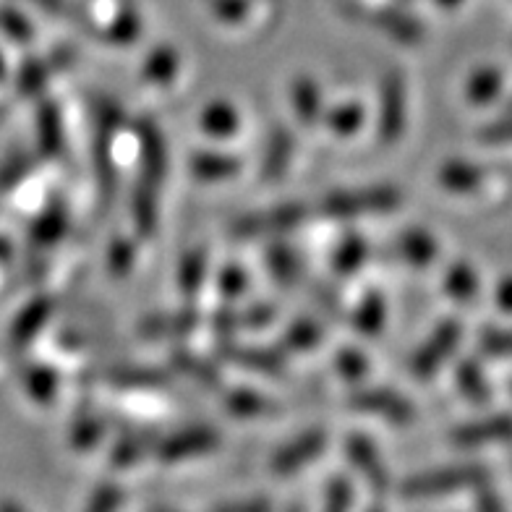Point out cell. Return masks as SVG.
I'll use <instances>...</instances> for the list:
<instances>
[{
	"label": "cell",
	"instance_id": "cell-30",
	"mask_svg": "<svg viewBox=\"0 0 512 512\" xmlns=\"http://www.w3.org/2000/svg\"><path fill=\"white\" fill-rule=\"evenodd\" d=\"M384 314H387L384 298L379 293H369V296H364V301H361V306L356 311V327L364 335H377L382 330Z\"/></svg>",
	"mask_w": 512,
	"mask_h": 512
},
{
	"label": "cell",
	"instance_id": "cell-34",
	"mask_svg": "<svg viewBox=\"0 0 512 512\" xmlns=\"http://www.w3.org/2000/svg\"><path fill=\"white\" fill-rule=\"evenodd\" d=\"M63 230H66V212H63L61 204H53V207L40 217V223L34 225L32 236L37 238V243H53L61 238Z\"/></svg>",
	"mask_w": 512,
	"mask_h": 512
},
{
	"label": "cell",
	"instance_id": "cell-29",
	"mask_svg": "<svg viewBox=\"0 0 512 512\" xmlns=\"http://www.w3.org/2000/svg\"><path fill=\"white\" fill-rule=\"evenodd\" d=\"M319 340H322V330H319V324L311 322V319H296L283 337L285 348L293 353L311 351Z\"/></svg>",
	"mask_w": 512,
	"mask_h": 512
},
{
	"label": "cell",
	"instance_id": "cell-32",
	"mask_svg": "<svg viewBox=\"0 0 512 512\" xmlns=\"http://www.w3.org/2000/svg\"><path fill=\"white\" fill-rule=\"evenodd\" d=\"M324 121L335 134H353L364 123V110L356 102H345V105H337V108L324 115Z\"/></svg>",
	"mask_w": 512,
	"mask_h": 512
},
{
	"label": "cell",
	"instance_id": "cell-40",
	"mask_svg": "<svg viewBox=\"0 0 512 512\" xmlns=\"http://www.w3.org/2000/svg\"><path fill=\"white\" fill-rule=\"evenodd\" d=\"M0 29L16 42L32 40V27L29 21L19 14V11H11V8H0Z\"/></svg>",
	"mask_w": 512,
	"mask_h": 512
},
{
	"label": "cell",
	"instance_id": "cell-7",
	"mask_svg": "<svg viewBox=\"0 0 512 512\" xmlns=\"http://www.w3.org/2000/svg\"><path fill=\"white\" fill-rule=\"evenodd\" d=\"M217 445H220V437H217L215 429H209V426H191V429H183L178 434H170L168 439H160L155 445V455L160 460H165V463H181V460L207 455Z\"/></svg>",
	"mask_w": 512,
	"mask_h": 512
},
{
	"label": "cell",
	"instance_id": "cell-8",
	"mask_svg": "<svg viewBox=\"0 0 512 512\" xmlns=\"http://www.w3.org/2000/svg\"><path fill=\"white\" fill-rule=\"evenodd\" d=\"M460 332L463 330H460V324L455 322V319H447V322L439 324L437 330H434V335L429 337V340L418 348L416 356H413L411 361L413 374H416L418 379L432 377L434 371L445 364L447 358L452 356V351L458 348Z\"/></svg>",
	"mask_w": 512,
	"mask_h": 512
},
{
	"label": "cell",
	"instance_id": "cell-37",
	"mask_svg": "<svg viewBox=\"0 0 512 512\" xmlns=\"http://www.w3.org/2000/svg\"><path fill=\"white\" fill-rule=\"evenodd\" d=\"M481 178V170L473 168V165H460V162H452L442 170V183L452 191H468L473 189Z\"/></svg>",
	"mask_w": 512,
	"mask_h": 512
},
{
	"label": "cell",
	"instance_id": "cell-31",
	"mask_svg": "<svg viewBox=\"0 0 512 512\" xmlns=\"http://www.w3.org/2000/svg\"><path fill=\"white\" fill-rule=\"evenodd\" d=\"M176 68L178 55L168 48H160L149 55L147 63H144V79L152 81V84H168L176 76Z\"/></svg>",
	"mask_w": 512,
	"mask_h": 512
},
{
	"label": "cell",
	"instance_id": "cell-25",
	"mask_svg": "<svg viewBox=\"0 0 512 512\" xmlns=\"http://www.w3.org/2000/svg\"><path fill=\"white\" fill-rule=\"evenodd\" d=\"M366 254H369V246H366L364 238L358 233L345 236L335 249V270L340 275H353L366 262Z\"/></svg>",
	"mask_w": 512,
	"mask_h": 512
},
{
	"label": "cell",
	"instance_id": "cell-24",
	"mask_svg": "<svg viewBox=\"0 0 512 512\" xmlns=\"http://www.w3.org/2000/svg\"><path fill=\"white\" fill-rule=\"evenodd\" d=\"M157 439L149 432H128L126 437L118 439V445L113 450L115 465H131L136 460H142L149 450H155Z\"/></svg>",
	"mask_w": 512,
	"mask_h": 512
},
{
	"label": "cell",
	"instance_id": "cell-28",
	"mask_svg": "<svg viewBox=\"0 0 512 512\" xmlns=\"http://www.w3.org/2000/svg\"><path fill=\"white\" fill-rule=\"evenodd\" d=\"M40 149L45 155H58L63 147V128H61V115L53 105H45L40 110Z\"/></svg>",
	"mask_w": 512,
	"mask_h": 512
},
{
	"label": "cell",
	"instance_id": "cell-4",
	"mask_svg": "<svg viewBox=\"0 0 512 512\" xmlns=\"http://www.w3.org/2000/svg\"><path fill=\"white\" fill-rule=\"evenodd\" d=\"M309 209L301 202L290 204H277L272 209H262V212H254V215L241 217L236 225H233V233L241 238H262V236H280V233H290L296 230L298 225L304 223Z\"/></svg>",
	"mask_w": 512,
	"mask_h": 512
},
{
	"label": "cell",
	"instance_id": "cell-19",
	"mask_svg": "<svg viewBox=\"0 0 512 512\" xmlns=\"http://www.w3.org/2000/svg\"><path fill=\"white\" fill-rule=\"evenodd\" d=\"M267 264H270V272L277 285H283V288H293L301 277V259L285 243H272L267 249Z\"/></svg>",
	"mask_w": 512,
	"mask_h": 512
},
{
	"label": "cell",
	"instance_id": "cell-1",
	"mask_svg": "<svg viewBox=\"0 0 512 512\" xmlns=\"http://www.w3.org/2000/svg\"><path fill=\"white\" fill-rule=\"evenodd\" d=\"M139 152H142V176L134 189V223L142 236H152L157 228V194L168 168L165 139L152 121L139 123Z\"/></svg>",
	"mask_w": 512,
	"mask_h": 512
},
{
	"label": "cell",
	"instance_id": "cell-52",
	"mask_svg": "<svg viewBox=\"0 0 512 512\" xmlns=\"http://www.w3.org/2000/svg\"><path fill=\"white\" fill-rule=\"evenodd\" d=\"M437 3H442V6H455V3H460V0H437Z\"/></svg>",
	"mask_w": 512,
	"mask_h": 512
},
{
	"label": "cell",
	"instance_id": "cell-21",
	"mask_svg": "<svg viewBox=\"0 0 512 512\" xmlns=\"http://www.w3.org/2000/svg\"><path fill=\"white\" fill-rule=\"evenodd\" d=\"M173 364H176L178 369L186 374V377H191L194 382H199L202 387H207V390H217V387L223 384V379H220V374H217L215 366L207 364L204 358L194 356V353L178 351L176 356H173Z\"/></svg>",
	"mask_w": 512,
	"mask_h": 512
},
{
	"label": "cell",
	"instance_id": "cell-17",
	"mask_svg": "<svg viewBox=\"0 0 512 512\" xmlns=\"http://www.w3.org/2000/svg\"><path fill=\"white\" fill-rule=\"evenodd\" d=\"M395 254L403 259L405 264L413 267H426L437 259V243L424 230H405L403 236L395 243Z\"/></svg>",
	"mask_w": 512,
	"mask_h": 512
},
{
	"label": "cell",
	"instance_id": "cell-9",
	"mask_svg": "<svg viewBox=\"0 0 512 512\" xmlns=\"http://www.w3.org/2000/svg\"><path fill=\"white\" fill-rule=\"evenodd\" d=\"M327 447V434L322 429H309V432L298 434L293 442H288L285 447L275 452V458H272V471L277 476H290V473H296L298 468H304V465L314 463Z\"/></svg>",
	"mask_w": 512,
	"mask_h": 512
},
{
	"label": "cell",
	"instance_id": "cell-45",
	"mask_svg": "<svg viewBox=\"0 0 512 512\" xmlns=\"http://www.w3.org/2000/svg\"><path fill=\"white\" fill-rule=\"evenodd\" d=\"M209 8L215 11L217 19L241 21L249 11V0H209Z\"/></svg>",
	"mask_w": 512,
	"mask_h": 512
},
{
	"label": "cell",
	"instance_id": "cell-27",
	"mask_svg": "<svg viewBox=\"0 0 512 512\" xmlns=\"http://www.w3.org/2000/svg\"><path fill=\"white\" fill-rule=\"evenodd\" d=\"M202 128L212 136H230L238 128L236 110L230 108L228 102H212L202 113Z\"/></svg>",
	"mask_w": 512,
	"mask_h": 512
},
{
	"label": "cell",
	"instance_id": "cell-12",
	"mask_svg": "<svg viewBox=\"0 0 512 512\" xmlns=\"http://www.w3.org/2000/svg\"><path fill=\"white\" fill-rule=\"evenodd\" d=\"M223 358L238 369H249L267 377L285 374V358L270 348H254V345H225Z\"/></svg>",
	"mask_w": 512,
	"mask_h": 512
},
{
	"label": "cell",
	"instance_id": "cell-5",
	"mask_svg": "<svg viewBox=\"0 0 512 512\" xmlns=\"http://www.w3.org/2000/svg\"><path fill=\"white\" fill-rule=\"evenodd\" d=\"M405 79L400 71L384 76L382 81V105H379V142L395 144L405 131Z\"/></svg>",
	"mask_w": 512,
	"mask_h": 512
},
{
	"label": "cell",
	"instance_id": "cell-10",
	"mask_svg": "<svg viewBox=\"0 0 512 512\" xmlns=\"http://www.w3.org/2000/svg\"><path fill=\"white\" fill-rule=\"evenodd\" d=\"M345 452H348L351 463L356 465V471L366 479V484L374 489V494H387V489H390V471H387L377 445L369 437L356 434V437L348 439Z\"/></svg>",
	"mask_w": 512,
	"mask_h": 512
},
{
	"label": "cell",
	"instance_id": "cell-43",
	"mask_svg": "<svg viewBox=\"0 0 512 512\" xmlns=\"http://www.w3.org/2000/svg\"><path fill=\"white\" fill-rule=\"evenodd\" d=\"M102 421L100 418H81V421H76L74 426V442L79 447H89L95 445V442H100L102 439Z\"/></svg>",
	"mask_w": 512,
	"mask_h": 512
},
{
	"label": "cell",
	"instance_id": "cell-51",
	"mask_svg": "<svg viewBox=\"0 0 512 512\" xmlns=\"http://www.w3.org/2000/svg\"><path fill=\"white\" fill-rule=\"evenodd\" d=\"M499 298H502V304L505 306H512V283L502 285V290H499Z\"/></svg>",
	"mask_w": 512,
	"mask_h": 512
},
{
	"label": "cell",
	"instance_id": "cell-48",
	"mask_svg": "<svg viewBox=\"0 0 512 512\" xmlns=\"http://www.w3.org/2000/svg\"><path fill=\"white\" fill-rule=\"evenodd\" d=\"M34 6H40L45 14L58 16V19H68V21H79V24H87V19L81 14H76V8L68 3V0H29Z\"/></svg>",
	"mask_w": 512,
	"mask_h": 512
},
{
	"label": "cell",
	"instance_id": "cell-47",
	"mask_svg": "<svg viewBox=\"0 0 512 512\" xmlns=\"http://www.w3.org/2000/svg\"><path fill=\"white\" fill-rule=\"evenodd\" d=\"M118 505H123V492L118 486H100L92 499H89V510L105 512V510H115Z\"/></svg>",
	"mask_w": 512,
	"mask_h": 512
},
{
	"label": "cell",
	"instance_id": "cell-44",
	"mask_svg": "<svg viewBox=\"0 0 512 512\" xmlns=\"http://www.w3.org/2000/svg\"><path fill=\"white\" fill-rule=\"evenodd\" d=\"M324 502L330 510H345V507L353 502V489L345 479H335L327 486V494H324Z\"/></svg>",
	"mask_w": 512,
	"mask_h": 512
},
{
	"label": "cell",
	"instance_id": "cell-53",
	"mask_svg": "<svg viewBox=\"0 0 512 512\" xmlns=\"http://www.w3.org/2000/svg\"><path fill=\"white\" fill-rule=\"evenodd\" d=\"M0 74H3V58H0Z\"/></svg>",
	"mask_w": 512,
	"mask_h": 512
},
{
	"label": "cell",
	"instance_id": "cell-42",
	"mask_svg": "<svg viewBox=\"0 0 512 512\" xmlns=\"http://www.w3.org/2000/svg\"><path fill=\"white\" fill-rule=\"evenodd\" d=\"M246 288H249V277H246V272L238 270V267H225L223 275H220V293L233 301V298L243 296Z\"/></svg>",
	"mask_w": 512,
	"mask_h": 512
},
{
	"label": "cell",
	"instance_id": "cell-41",
	"mask_svg": "<svg viewBox=\"0 0 512 512\" xmlns=\"http://www.w3.org/2000/svg\"><path fill=\"white\" fill-rule=\"evenodd\" d=\"M366 369H369V361H366L364 353L343 351L337 356V371H340L348 382H358V379L366 374Z\"/></svg>",
	"mask_w": 512,
	"mask_h": 512
},
{
	"label": "cell",
	"instance_id": "cell-11",
	"mask_svg": "<svg viewBox=\"0 0 512 512\" xmlns=\"http://www.w3.org/2000/svg\"><path fill=\"white\" fill-rule=\"evenodd\" d=\"M358 8H361L364 14L351 11L353 16L364 19L366 24L377 27L379 32H384L387 37H392V40L405 42V45H413V42L421 40V34H424L421 24H418L413 16L403 14V11H395V8H364V6H358Z\"/></svg>",
	"mask_w": 512,
	"mask_h": 512
},
{
	"label": "cell",
	"instance_id": "cell-50",
	"mask_svg": "<svg viewBox=\"0 0 512 512\" xmlns=\"http://www.w3.org/2000/svg\"><path fill=\"white\" fill-rule=\"evenodd\" d=\"M497 92V76L494 74H479L471 81V97L473 100H489Z\"/></svg>",
	"mask_w": 512,
	"mask_h": 512
},
{
	"label": "cell",
	"instance_id": "cell-6",
	"mask_svg": "<svg viewBox=\"0 0 512 512\" xmlns=\"http://www.w3.org/2000/svg\"><path fill=\"white\" fill-rule=\"evenodd\" d=\"M351 405L356 411L369 413V416L384 418L390 424H411L416 411L411 400H405L400 392L382 390V387H364L351 395Z\"/></svg>",
	"mask_w": 512,
	"mask_h": 512
},
{
	"label": "cell",
	"instance_id": "cell-36",
	"mask_svg": "<svg viewBox=\"0 0 512 512\" xmlns=\"http://www.w3.org/2000/svg\"><path fill=\"white\" fill-rule=\"evenodd\" d=\"M24 382H27V390L32 392L34 398L42 400V403L53 398L55 390H58V377L50 369H45V366H32Z\"/></svg>",
	"mask_w": 512,
	"mask_h": 512
},
{
	"label": "cell",
	"instance_id": "cell-22",
	"mask_svg": "<svg viewBox=\"0 0 512 512\" xmlns=\"http://www.w3.org/2000/svg\"><path fill=\"white\" fill-rule=\"evenodd\" d=\"M293 108L304 123H317L322 115V95L311 79H298L293 84Z\"/></svg>",
	"mask_w": 512,
	"mask_h": 512
},
{
	"label": "cell",
	"instance_id": "cell-20",
	"mask_svg": "<svg viewBox=\"0 0 512 512\" xmlns=\"http://www.w3.org/2000/svg\"><path fill=\"white\" fill-rule=\"evenodd\" d=\"M113 387H121V390H149V387H162L168 384V374H162L160 369H147V366H128V369H110L105 374Z\"/></svg>",
	"mask_w": 512,
	"mask_h": 512
},
{
	"label": "cell",
	"instance_id": "cell-23",
	"mask_svg": "<svg viewBox=\"0 0 512 512\" xmlns=\"http://www.w3.org/2000/svg\"><path fill=\"white\" fill-rule=\"evenodd\" d=\"M204 275H207V254L202 249L183 256L181 270H178V285H181L183 296L194 298L202 290Z\"/></svg>",
	"mask_w": 512,
	"mask_h": 512
},
{
	"label": "cell",
	"instance_id": "cell-35",
	"mask_svg": "<svg viewBox=\"0 0 512 512\" xmlns=\"http://www.w3.org/2000/svg\"><path fill=\"white\" fill-rule=\"evenodd\" d=\"M476 275L471 272V267L465 264H455L450 272H447V293L458 301H468L471 296H476Z\"/></svg>",
	"mask_w": 512,
	"mask_h": 512
},
{
	"label": "cell",
	"instance_id": "cell-26",
	"mask_svg": "<svg viewBox=\"0 0 512 512\" xmlns=\"http://www.w3.org/2000/svg\"><path fill=\"white\" fill-rule=\"evenodd\" d=\"M225 403H228V411L233 416L243 418L262 416V413H270L275 408V403L270 398H264V395H259L254 390H230L225 395Z\"/></svg>",
	"mask_w": 512,
	"mask_h": 512
},
{
	"label": "cell",
	"instance_id": "cell-49",
	"mask_svg": "<svg viewBox=\"0 0 512 512\" xmlns=\"http://www.w3.org/2000/svg\"><path fill=\"white\" fill-rule=\"evenodd\" d=\"M131 262H134V246L128 241H115L113 249H110V267L118 275H123L131 267Z\"/></svg>",
	"mask_w": 512,
	"mask_h": 512
},
{
	"label": "cell",
	"instance_id": "cell-14",
	"mask_svg": "<svg viewBox=\"0 0 512 512\" xmlns=\"http://www.w3.org/2000/svg\"><path fill=\"white\" fill-rule=\"evenodd\" d=\"M199 322H202V317H199L194 309L170 311V314L149 317L147 322H142L139 332H142L144 337H183L189 335L191 330H196Z\"/></svg>",
	"mask_w": 512,
	"mask_h": 512
},
{
	"label": "cell",
	"instance_id": "cell-46",
	"mask_svg": "<svg viewBox=\"0 0 512 512\" xmlns=\"http://www.w3.org/2000/svg\"><path fill=\"white\" fill-rule=\"evenodd\" d=\"M481 345L489 356H512V332L494 330L481 337Z\"/></svg>",
	"mask_w": 512,
	"mask_h": 512
},
{
	"label": "cell",
	"instance_id": "cell-13",
	"mask_svg": "<svg viewBox=\"0 0 512 512\" xmlns=\"http://www.w3.org/2000/svg\"><path fill=\"white\" fill-rule=\"evenodd\" d=\"M507 439H512L510 416L484 418V421H479V424H468L452 434V442L460 447L492 445V442H507Z\"/></svg>",
	"mask_w": 512,
	"mask_h": 512
},
{
	"label": "cell",
	"instance_id": "cell-38",
	"mask_svg": "<svg viewBox=\"0 0 512 512\" xmlns=\"http://www.w3.org/2000/svg\"><path fill=\"white\" fill-rule=\"evenodd\" d=\"M105 40L118 42V45H126V42H134L139 37V19H136L131 11H123L121 16H115V21L110 24L105 32H100Z\"/></svg>",
	"mask_w": 512,
	"mask_h": 512
},
{
	"label": "cell",
	"instance_id": "cell-3",
	"mask_svg": "<svg viewBox=\"0 0 512 512\" xmlns=\"http://www.w3.org/2000/svg\"><path fill=\"white\" fill-rule=\"evenodd\" d=\"M400 191L395 186H369V189L335 191L324 196L322 212L335 220H351L361 215H377V212H392L400 207Z\"/></svg>",
	"mask_w": 512,
	"mask_h": 512
},
{
	"label": "cell",
	"instance_id": "cell-33",
	"mask_svg": "<svg viewBox=\"0 0 512 512\" xmlns=\"http://www.w3.org/2000/svg\"><path fill=\"white\" fill-rule=\"evenodd\" d=\"M53 66L58 68L61 61L53 58V63H42V61H29L21 66V74H19V89L24 95H34V92H40L45 87V81L48 76L53 74Z\"/></svg>",
	"mask_w": 512,
	"mask_h": 512
},
{
	"label": "cell",
	"instance_id": "cell-2",
	"mask_svg": "<svg viewBox=\"0 0 512 512\" xmlns=\"http://www.w3.org/2000/svg\"><path fill=\"white\" fill-rule=\"evenodd\" d=\"M484 465H455V468H442V471L418 473L413 479L400 486V494L405 499H432L447 497V494L463 492V489H479L486 484Z\"/></svg>",
	"mask_w": 512,
	"mask_h": 512
},
{
	"label": "cell",
	"instance_id": "cell-18",
	"mask_svg": "<svg viewBox=\"0 0 512 512\" xmlns=\"http://www.w3.org/2000/svg\"><path fill=\"white\" fill-rule=\"evenodd\" d=\"M50 311H53V304H50L48 298H37V301H32L27 309L21 311L14 322V330H11V340H14L16 348H24L42 330V324L48 322Z\"/></svg>",
	"mask_w": 512,
	"mask_h": 512
},
{
	"label": "cell",
	"instance_id": "cell-39",
	"mask_svg": "<svg viewBox=\"0 0 512 512\" xmlns=\"http://www.w3.org/2000/svg\"><path fill=\"white\" fill-rule=\"evenodd\" d=\"M458 382L463 387V392L471 400H486L489 398V390H486V382L481 377V371L476 369V364H463L458 371Z\"/></svg>",
	"mask_w": 512,
	"mask_h": 512
},
{
	"label": "cell",
	"instance_id": "cell-15",
	"mask_svg": "<svg viewBox=\"0 0 512 512\" xmlns=\"http://www.w3.org/2000/svg\"><path fill=\"white\" fill-rule=\"evenodd\" d=\"M293 157V136L288 128H275L267 139L262 160V181H280Z\"/></svg>",
	"mask_w": 512,
	"mask_h": 512
},
{
	"label": "cell",
	"instance_id": "cell-16",
	"mask_svg": "<svg viewBox=\"0 0 512 512\" xmlns=\"http://www.w3.org/2000/svg\"><path fill=\"white\" fill-rule=\"evenodd\" d=\"M191 170L199 181H228L241 173V160L225 152H202V155H194Z\"/></svg>",
	"mask_w": 512,
	"mask_h": 512
}]
</instances>
